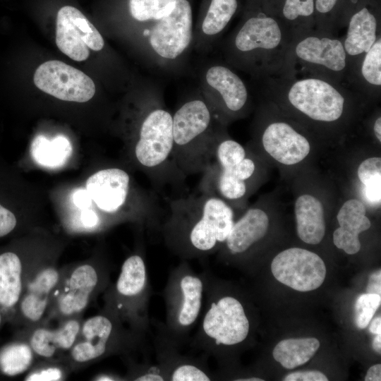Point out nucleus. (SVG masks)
<instances>
[{"instance_id":"nucleus-18","label":"nucleus","mask_w":381,"mask_h":381,"mask_svg":"<svg viewBox=\"0 0 381 381\" xmlns=\"http://www.w3.org/2000/svg\"><path fill=\"white\" fill-rule=\"evenodd\" d=\"M131 186L128 173L116 167L101 169L86 182L92 200L100 210L110 214L118 213L126 204Z\"/></svg>"},{"instance_id":"nucleus-23","label":"nucleus","mask_w":381,"mask_h":381,"mask_svg":"<svg viewBox=\"0 0 381 381\" xmlns=\"http://www.w3.org/2000/svg\"><path fill=\"white\" fill-rule=\"evenodd\" d=\"M324 207L315 196L308 193L298 196L294 203L297 234L303 242L316 245L323 239L326 230Z\"/></svg>"},{"instance_id":"nucleus-30","label":"nucleus","mask_w":381,"mask_h":381,"mask_svg":"<svg viewBox=\"0 0 381 381\" xmlns=\"http://www.w3.org/2000/svg\"><path fill=\"white\" fill-rule=\"evenodd\" d=\"M281 16L293 37L310 30L314 23L315 0H284Z\"/></svg>"},{"instance_id":"nucleus-37","label":"nucleus","mask_w":381,"mask_h":381,"mask_svg":"<svg viewBox=\"0 0 381 381\" xmlns=\"http://www.w3.org/2000/svg\"><path fill=\"white\" fill-rule=\"evenodd\" d=\"M284 381H327V377L318 370L294 372L287 375Z\"/></svg>"},{"instance_id":"nucleus-7","label":"nucleus","mask_w":381,"mask_h":381,"mask_svg":"<svg viewBox=\"0 0 381 381\" xmlns=\"http://www.w3.org/2000/svg\"><path fill=\"white\" fill-rule=\"evenodd\" d=\"M162 296L165 303L167 330L183 346L189 342L190 333L202 313L203 272L196 273L188 260H181L171 270Z\"/></svg>"},{"instance_id":"nucleus-20","label":"nucleus","mask_w":381,"mask_h":381,"mask_svg":"<svg viewBox=\"0 0 381 381\" xmlns=\"http://www.w3.org/2000/svg\"><path fill=\"white\" fill-rule=\"evenodd\" d=\"M378 18L368 6H363L350 17L343 40L349 70L357 66L363 56L380 37Z\"/></svg>"},{"instance_id":"nucleus-38","label":"nucleus","mask_w":381,"mask_h":381,"mask_svg":"<svg viewBox=\"0 0 381 381\" xmlns=\"http://www.w3.org/2000/svg\"><path fill=\"white\" fill-rule=\"evenodd\" d=\"M14 214L0 204V237L9 234L16 225Z\"/></svg>"},{"instance_id":"nucleus-19","label":"nucleus","mask_w":381,"mask_h":381,"mask_svg":"<svg viewBox=\"0 0 381 381\" xmlns=\"http://www.w3.org/2000/svg\"><path fill=\"white\" fill-rule=\"evenodd\" d=\"M269 226L267 212L260 206H253L235 220L219 250L231 258L243 255L265 236Z\"/></svg>"},{"instance_id":"nucleus-1","label":"nucleus","mask_w":381,"mask_h":381,"mask_svg":"<svg viewBox=\"0 0 381 381\" xmlns=\"http://www.w3.org/2000/svg\"><path fill=\"white\" fill-rule=\"evenodd\" d=\"M161 223L166 247L181 260L200 259L219 250L235 222V212L219 196L198 193L171 199Z\"/></svg>"},{"instance_id":"nucleus-44","label":"nucleus","mask_w":381,"mask_h":381,"mask_svg":"<svg viewBox=\"0 0 381 381\" xmlns=\"http://www.w3.org/2000/svg\"><path fill=\"white\" fill-rule=\"evenodd\" d=\"M365 381H380L381 380V365L376 364L371 366L365 377Z\"/></svg>"},{"instance_id":"nucleus-32","label":"nucleus","mask_w":381,"mask_h":381,"mask_svg":"<svg viewBox=\"0 0 381 381\" xmlns=\"http://www.w3.org/2000/svg\"><path fill=\"white\" fill-rule=\"evenodd\" d=\"M32 360V351L28 345L11 344L0 351V370L6 375L14 376L27 370Z\"/></svg>"},{"instance_id":"nucleus-29","label":"nucleus","mask_w":381,"mask_h":381,"mask_svg":"<svg viewBox=\"0 0 381 381\" xmlns=\"http://www.w3.org/2000/svg\"><path fill=\"white\" fill-rule=\"evenodd\" d=\"M72 152L69 140L59 135L52 140L38 135L31 145V155L34 160L47 167H59L66 163Z\"/></svg>"},{"instance_id":"nucleus-8","label":"nucleus","mask_w":381,"mask_h":381,"mask_svg":"<svg viewBox=\"0 0 381 381\" xmlns=\"http://www.w3.org/2000/svg\"><path fill=\"white\" fill-rule=\"evenodd\" d=\"M256 169L255 161L243 145L223 133L202 174L198 190L214 194L229 203L238 201L247 195Z\"/></svg>"},{"instance_id":"nucleus-42","label":"nucleus","mask_w":381,"mask_h":381,"mask_svg":"<svg viewBox=\"0 0 381 381\" xmlns=\"http://www.w3.org/2000/svg\"><path fill=\"white\" fill-rule=\"evenodd\" d=\"M73 202L79 208L90 206L92 198L87 190H78L73 195Z\"/></svg>"},{"instance_id":"nucleus-16","label":"nucleus","mask_w":381,"mask_h":381,"mask_svg":"<svg viewBox=\"0 0 381 381\" xmlns=\"http://www.w3.org/2000/svg\"><path fill=\"white\" fill-rule=\"evenodd\" d=\"M33 80L42 91L64 101L85 102L95 93V85L88 75L58 60L42 64Z\"/></svg>"},{"instance_id":"nucleus-14","label":"nucleus","mask_w":381,"mask_h":381,"mask_svg":"<svg viewBox=\"0 0 381 381\" xmlns=\"http://www.w3.org/2000/svg\"><path fill=\"white\" fill-rule=\"evenodd\" d=\"M271 271L279 282L302 292L319 288L326 277L322 258L301 248H290L278 253L272 260Z\"/></svg>"},{"instance_id":"nucleus-4","label":"nucleus","mask_w":381,"mask_h":381,"mask_svg":"<svg viewBox=\"0 0 381 381\" xmlns=\"http://www.w3.org/2000/svg\"><path fill=\"white\" fill-rule=\"evenodd\" d=\"M204 276V308L198 329L190 338L195 351L219 358L224 351L243 344L248 337L250 322L243 303L224 290L210 273Z\"/></svg>"},{"instance_id":"nucleus-21","label":"nucleus","mask_w":381,"mask_h":381,"mask_svg":"<svg viewBox=\"0 0 381 381\" xmlns=\"http://www.w3.org/2000/svg\"><path fill=\"white\" fill-rule=\"evenodd\" d=\"M365 204L358 199L345 201L337 214L339 227L333 233L334 246L346 253H357L361 247L359 234L371 226Z\"/></svg>"},{"instance_id":"nucleus-49","label":"nucleus","mask_w":381,"mask_h":381,"mask_svg":"<svg viewBox=\"0 0 381 381\" xmlns=\"http://www.w3.org/2000/svg\"><path fill=\"white\" fill-rule=\"evenodd\" d=\"M0 322H1V314H0Z\"/></svg>"},{"instance_id":"nucleus-24","label":"nucleus","mask_w":381,"mask_h":381,"mask_svg":"<svg viewBox=\"0 0 381 381\" xmlns=\"http://www.w3.org/2000/svg\"><path fill=\"white\" fill-rule=\"evenodd\" d=\"M99 281V274L92 265H83L77 267L71 275L66 292L59 301L60 311L66 315L82 311Z\"/></svg>"},{"instance_id":"nucleus-33","label":"nucleus","mask_w":381,"mask_h":381,"mask_svg":"<svg viewBox=\"0 0 381 381\" xmlns=\"http://www.w3.org/2000/svg\"><path fill=\"white\" fill-rule=\"evenodd\" d=\"M176 0H128L133 19L142 25L159 20L173 10Z\"/></svg>"},{"instance_id":"nucleus-40","label":"nucleus","mask_w":381,"mask_h":381,"mask_svg":"<svg viewBox=\"0 0 381 381\" xmlns=\"http://www.w3.org/2000/svg\"><path fill=\"white\" fill-rule=\"evenodd\" d=\"M339 0H315V16H327L335 8Z\"/></svg>"},{"instance_id":"nucleus-43","label":"nucleus","mask_w":381,"mask_h":381,"mask_svg":"<svg viewBox=\"0 0 381 381\" xmlns=\"http://www.w3.org/2000/svg\"><path fill=\"white\" fill-rule=\"evenodd\" d=\"M81 218L82 223L85 227L93 228L99 224L98 215L90 209L85 210L82 213Z\"/></svg>"},{"instance_id":"nucleus-17","label":"nucleus","mask_w":381,"mask_h":381,"mask_svg":"<svg viewBox=\"0 0 381 381\" xmlns=\"http://www.w3.org/2000/svg\"><path fill=\"white\" fill-rule=\"evenodd\" d=\"M260 143L269 156L285 166L301 163L311 150L308 138L284 120H273L266 123L260 134Z\"/></svg>"},{"instance_id":"nucleus-26","label":"nucleus","mask_w":381,"mask_h":381,"mask_svg":"<svg viewBox=\"0 0 381 381\" xmlns=\"http://www.w3.org/2000/svg\"><path fill=\"white\" fill-rule=\"evenodd\" d=\"M80 325L76 320H70L56 330L37 329L30 339L32 349L39 356L49 358L56 349H68L74 344Z\"/></svg>"},{"instance_id":"nucleus-3","label":"nucleus","mask_w":381,"mask_h":381,"mask_svg":"<svg viewBox=\"0 0 381 381\" xmlns=\"http://www.w3.org/2000/svg\"><path fill=\"white\" fill-rule=\"evenodd\" d=\"M274 100L305 121L332 126L344 121L352 106L351 92L341 83L288 71L265 78Z\"/></svg>"},{"instance_id":"nucleus-39","label":"nucleus","mask_w":381,"mask_h":381,"mask_svg":"<svg viewBox=\"0 0 381 381\" xmlns=\"http://www.w3.org/2000/svg\"><path fill=\"white\" fill-rule=\"evenodd\" d=\"M62 372L58 368H48L29 375L27 381H56L61 380Z\"/></svg>"},{"instance_id":"nucleus-2","label":"nucleus","mask_w":381,"mask_h":381,"mask_svg":"<svg viewBox=\"0 0 381 381\" xmlns=\"http://www.w3.org/2000/svg\"><path fill=\"white\" fill-rule=\"evenodd\" d=\"M293 35L279 19L262 11L249 12L229 37V64L258 78L285 69Z\"/></svg>"},{"instance_id":"nucleus-28","label":"nucleus","mask_w":381,"mask_h":381,"mask_svg":"<svg viewBox=\"0 0 381 381\" xmlns=\"http://www.w3.org/2000/svg\"><path fill=\"white\" fill-rule=\"evenodd\" d=\"M320 345L314 337L284 339L275 346L272 355L282 367L293 369L310 360Z\"/></svg>"},{"instance_id":"nucleus-13","label":"nucleus","mask_w":381,"mask_h":381,"mask_svg":"<svg viewBox=\"0 0 381 381\" xmlns=\"http://www.w3.org/2000/svg\"><path fill=\"white\" fill-rule=\"evenodd\" d=\"M156 363L167 381H210L214 376L209 369L208 357L181 352V346L169 334L164 322L151 318Z\"/></svg>"},{"instance_id":"nucleus-41","label":"nucleus","mask_w":381,"mask_h":381,"mask_svg":"<svg viewBox=\"0 0 381 381\" xmlns=\"http://www.w3.org/2000/svg\"><path fill=\"white\" fill-rule=\"evenodd\" d=\"M367 293L381 296V272L380 270L372 273L368 279L366 288Z\"/></svg>"},{"instance_id":"nucleus-27","label":"nucleus","mask_w":381,"mask_h":381,"mask_svg":"<svg viewBox=\"0 0 381 381\" xmlns=\"http://www.w3.org/2000/svg\"><path fill=\"white\" fill-rule=\"evenodd\" d=\"M22 265L14 253L0 255V305L10 308L16 304L22 290Z\"/></svg>"},{"instance_id":"nucleus-34","label":"nucleus","mask_w":381,"mask_h":381,"mask_svg":"<svg viewBox=\"0 0 381 381\" xmlns=\"http://www.w3.org/2000/svg\"><path fill=\"white\" fill-rule=\"evenodd\" d=\"M361 82L369 89H380L381 86V37H377L370 49L365 53L358 64Z\"/></svg>"},{"instance_id":"nucleus-36","label":"nucleus","mask_w":381,"mask_h":381,"mask_svg":"<svg viewBox=\"0 0 381 381\" xmlns=\"http://www.w3.org/2000/svg\"><path fill=\"white\" fill-rule=\"evenodd\" d=\"M135 370L131 376V380L135 381H165L166 378L155 363L147 361L136 365Z\"/></svg>"},{"instance_id":"nucleus-31","label":"nucleus","mask_w":381,"mask_h":381,"mask_svg":"<svg viewBox=\"0 0 381 381\" xmlns=\"http://www.w3.org/2000/svg\"><path fill=\"white\" fill-rule=\"evenodd\" d=\"M357 176L363 185L364 195L368 202L380 205L381 201V157H370L362 161Z\"/></svg>"},{"instance_id":"nucleus-12","label":"nucleus","mask_w":381,"mask_h":381,"mask_svg":"<svg viewBox=\"0 0 381 381\" xmlns=\"http://www.w3.org/2000/svg\"><path fill=\"white\" fill-rule=\"evenodd\" d=\"M200 90L215 119L224 126L241 116L248 104L244 81L226 66L208 67L201 76Z\"/></svg>"},{"instance_id":"nucleus-48","label":"nucleus","mask_w":381,"mask_h":381,"mask_svg":"<svg viewBox=\"0 0 381 381\" xmlns=\"http://www.w3.org/2000/svg\"><path fill=\"white\" fill-rule=\"evenodd\" d=\"M119 380L118 377L113 376L111 375H102L95 379V380L99 381H112V380Z\"/></svg>"},{"instance_id":"nucleus-11","label":"nucleus","mask_w":381,"mask_h":381,"mask_svg":"<svg viewBox=\"0 0 381 381\" xmlns=\"http://www.w3.org/2000/svg\"><path fill=\"white\" fill-rule=\"evenodd\" d=\"M114 292L115 307L122 318L131 323L133 331L143 336L151 334V318L148 314L151 286L141 253L133 254L125 260Z\"/></svg>"},{"instance_id":"nucleus-25","label":"nucleus","mask_w":381,"mask_h":381,"mask_svg":"<svg viewBox=\"0 0 381 381\" xmlns=\"http://www.w3.org/2000/svg\"><path fill=\"white\" fill-rule=\"evenodd\" d=\"M58 280V272L54 268H47L40 272L30 282L28 291L20 305L25 318L35 322L43 316L47 306L48 296Z\"/></svg>"},{"instance_id":"nucleus-9","label":"nucleus","mask_w":381,"mask_h":381,"mask_svg":"<svg viewBox=\"0 0 381 381\" xmlns=\"http://www.w3.org/2000/svg\"><path fill=\"white\" fill-rule=\"evenodd\" d=\"M142 26L140 37L150 61L161 68L175 65L193 44V12L188 0H176L169 15Z\"/></svg>"},{"instance_id":"nucleus-6","label":"nucleus","mask_w":381,"mask_h":381,"mask_svg":"<svg viewBox=\"0 0 381 381\" xmlns=\"http://www.w3.org/2000/svg\"><path fill=\"white\" fill-rule=\"evenodd\" d=\"M201 97L183 102L173 114V155L184 176L202 174L209 166L224 126ZM222 125V124H221Z\"/></svg>"},{"instance_id":"nucleus-35","label":"nucleus","mask_w":381,"mask_h":381,"mask_svg":"<svg viewBox=\"0 0 381 381\" xmlns=\"http://www.w3.org/2000/svg\"><path fill=\"white\" fill-rule=\"evenodd\" d=\"M380 303L381 296L375 294H363L357 298L354 321L358 328L364 329L368 325Z\"/></svg>"},{"instance_id":"nucleus-5","label":"nucleus","mask_w":381,"mask_h":381,"mask_svg":"<svg viewBox=\"0 0 381 381\" xmlns=\"http://www.w3.org/2000/svg\"><path fill=\"white\" fill-rule=\"evenodd\" d=\"M133 154L137 164L155 184L178 182L185 177L173 155V114L155 87L143 97L138 110Z\"/></svg>"},{"instance_id":"nucleus-47","label":"nucleus","mask_w":381,"mask_h":381,"mask_svg":"<svg viewBox=\"0 0 381 381\" xmlns=\"http://www.w3.org/2000/svg\"><path fill=\"white\" fill-rule=\"evenodd\" d=\"M372 346L373 349L380 353L381 352V333L376 334L373 341Z\"/></svg>"},{"instance_id":"nucleus-15","label":"nucleus","mask_w":381,"mask_h":381,"mask_svg":"<svg viewBox=\"0 0 381 381\" xmlns=\"http://www.w3.org/2000/svg\"><path fill=\"white\" fill-rule=\"evenodd\" d=\"M56 43L61 52L77 61L88 58V49L98 52L104 47V39L95 25L71 6H63L57 13Z\"/></svg>"},{"instance_id":"nucleus-46","label":"nucleus","mask_w":381,"mask_h":381,"mask_svg":"<svg viewBox=\"0 0 381 381\" xmlns=\"http://www.w3.org/2000/svg\"><path fill=\"white\" fill-rule=\"evenodd\" d=\"M369 331L375 334L381 333V318H375L370 323Z\"/></svg>"},{"instance_id":"nucleus-22","label":"nucleus","mask_w":381,"mask_h":381,"mask_svg":"<svg viewBox=\"0 0 381 381\" xmlns=\"http://www.w3.org/2000/svg\"><path fill=\"white\" fill-rule=\"evenodd\" d=\"M237 8V0H207L193 31L194 47L207 51L228 25Z\"/></svg>"},{"instance_id":"nucleus-10","label":"nucleus","mask_w":381,"mask_h":381,"mask_svg":"<svg viewBox=\"0 0 381 381\" xmlns=\"http://www.w3.org/2000/svg\"><path fill=\"white\" fill-rule=\"evenodd\" d=\"M297 64L303 71L338 83L350 73L343 41L319 30H310L293 37L284 71Z\"/></svg>"},{"instance_id":"nucleus-45","label":"nucleus","mask_w":381,"mask_h":381,"mask_svg":"<svg viewBox=\"0 0 381 381\" xmlns=\"http://www.w3.org/2000/svg\"><path fill=\"white\" fill-rule=\"evenodd\" d=\"M373 133L376 139L377 140L379 143H381V116H377L375 119L373 123Z\"/></svg>"}]
</instances>
